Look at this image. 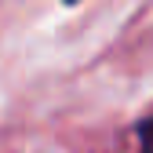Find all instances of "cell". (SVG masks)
<instances>
[{
  "label": "cell",
  "instance_id": "obj_1",
  "mask_svg": "<svg viewBox=\"0 0 153 153\" xmlns=\"http://www.w3.org/2000/svg\"><path fill=\"white\" fill-rule=\"evenodd\" d=\"M139 146H142V153H153V117L139 124Z\"/></svg>",
  "mask_w": 153,
  "mask_h": 153
},
{
  "label": "cell",
  "instance_id": "obj_2",
  "mask_svg": "<svg viewBox=\"0 0 153 153\" xmlns=\"http://www.w3.org/2000/svg\"><path fill=\"white\" fill-rule=\"evenodd\" d=\"M66 4H76V0H66Z\"/></svg>",
  "mask_w": 153,
  "mask_h": 153
}]
</instances>
